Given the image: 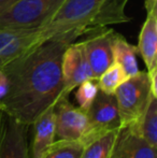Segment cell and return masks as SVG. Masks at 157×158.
I'll return each instance as SVG.
<instances>
[{
    "instance_id": "cell-19",
    "label": "cell",
    "mask_w": 157,
    "mask_h": 158,
    "mask_svg": "<svg viewBox=\"0 0 157 158\" xmlns=\"http://www.w3.org/2000/svg\"><path fill=\"white\" fill-rule=\"evenodd\" d=\"M98 90L99 87L96 80H87L80 84L76 92V100L79 108L87 111L94 101Z\"/></svg>"
},
{
    "instance_id": "cell-18",
    "label": "cell",
    "mask_w": 157,
    "mask_h": 158,
    "mask_svg": "<svg viewBox=\"0 0 157 158\" xmlns=\"http://www.w3.org/2000/svg\"><path fill=\"white\" fill-rule=\"evenodd\" d=\"M127 79L125 72L118 64L113 63L96 80L100 90L107 94H114L118 87Z\"/></svg>"
},
{
    "instance_id": "cell-22",
    "label": "cell",
    "mask_w": 157,
    "mask_h": 158,
    "mask_svg": "<svg viewBox=\"0 0 157 158\" xmlns=\"http://www.w3.org/2000/svg\"><path fill=\"white\" fill-rule=\"evenodd\" d=\"M0 112H1V109H0Z\"/></svg>"
},
{
    "instance_id": "cell-3",
    "label": "cell",
    "mask_w": 157,
    "mask_h": 158,
    "mask_svg": "<svg viewBox=\"0 0 157 158\" xmlns=\"http://www.w3.org/2000/svg\"><path fill=\"white\" fill-rule=\"evenodd\" d=\"M114 95L118 100L122 126H138L150 100L154 96L147 71L139 70L134 75L127 77Z\"/></svg>"
},
{
    "instance_id": "cell-15",
    "label": "cell",
    "mask_w": 157,
    "mask_h": 158,
    "mask_svg": "<svg viewBox=\"0 0 157 158\" xmlns=\"http://www.w3.org/2000/svg\"><path fill=\"white\" fill-rule=\"evenodd\" d=\"M142 138L153 148H157V97L153 96L138 124Z\"/></svg>"
},
{
    "instance_id": "cell-6",
    "label": "cell",
    "mask_w": 157,
    "mask_h": 158,
    "mask_svg": "<svg viewBox=\"0 0 157 158\" xmlns=\"http://www.w3.org/2000/svg\"><path fill=\"white\" fill-rule=\"evenodd\" d=\"M53 109L55 115V141L66 140L83 143L88 128L86 111L71 103L69 95L60 96Z\"/></svg>"
},
{
    "instance_id": "cell-21",
    "label": "cell",
    "mask_w": 157,
    "mask_h": 158,
    "mask_svg": "<svg viewBox=\"0 0 157 158\" xmlns=\"http://www.w3.org/2000/svg\"><path fill=\"white\" fill-rule=\"evenodd\" d=\"M19 0H0V12L4 11L6 9H8L9 6H13L15 2H17Z\"/></svg>"
},
{
    "instance_id": "cell-5",
    "label": "cell",
    "mask_w": 157,
    "mask_h": 158,
    "mask_svg": "<svg viewBox=\"0 0 157 158\" xmlns=\"http://www.w3.org/2000/svg\"><path fill=\"white\" fill-rule=\"evenodd\" d=\"M86 113L88 128L83 140L84 145L99 135L118 130L122 127L118 100L114 94H107L99 89Z\"/></svg>"
},
{
    "instance_id": "cell-8",
    "label": "cell",
    "mask_w": 157,
    "mask_h": 158,
    "mask_svg": "<svg viewBox=\"0 0 157 158\" xmlns=\"http://www.w3.org/2000/svg\"><path fill=\"white\" fill-rule=\"evenodd\" d=\"M61 74L65 95H70L84 81L95 80L82 41L69 44L65 50L61 60Z\"/></svg>"
},
{
    "instance_id": "cell-20",
    "label": "cell",
    "mask_w": 157,
    "mask_h": 158,
    "mask_svg": "<svg viewBox=\"0 0 157 158\" xmlns=\"http://www.w3.org/2000/svg\"><path fill=\"white\" fill-rule=\"evenodd\" d=\"M8 79H6V74L3 73V71L0 69V100L6 95L8 92Z\"/></svg>"
},
{
    "instance_id": "cell-4",
    "label": "cell",
    "mask_w": 157,
    "mask_h": 158,
    "mask_svg": "<svg viewBox=\"0 0 157 158\" xmlns=\"http://www.w3.org/2000/svg\"><path fill=\"white\" fill-rule=\"evenodd\" d=\"M66 0H19L0 12V28H40Z\"/></svg>"
},
{
    "instance_id": "cell-7",
    "label": "cell",
    "mask_w": 157,
    "mask_h": 158,
    "mask_svg": "<svg viewBox=\"0 0 157 158\" xmlns=\"http://www.w3.org/2000/svg\"><path fill=\"white\" fill-rule=\"evenodd\" d=\"M28 125L0 112V158H30Z\"/></svg>"
},
{
    "instance_id": "cell-12",
    "label": "cell",
    "mask_w": 157,
    "mask_h": 158,
    "mask_svg": "<svg viewBox=\"0 0 157 158\" xmlns=\"http://www.w3.org/2000/svg\"><path fill=\"white\" fill-rule=\"evenodd\" d=\"M157 0H147V16L143 23L137 45L147 71L157 68Z\"/></svg>"
},
{
    "instance_id": "cell-11",
    "label": "cell",
    "mask_w": 157,
    "mask_h": 158,
    "mask_svg": "<svg viewBox=\"0 0 157 158\" xmlns=\"http://www.w3.org/2000/svg\"><path fill=\"white\" fill-rule=\"evenodd\" d=\"M110 158H156V148L143 139L136 125H126L118 129Z\"/></svg>"
},
{
    "instance_id": "cell-9",
    "label": "cell",
    "mask_w": 157,
    "mask_h": 158,
    "mask_svg": "<svg viewBox=\"0 0 157 158\" xmlns=\"http://www.w3.org/2000/svg\"><path fill=\"white\" fill-rule=\"evenodd\" d=\"M39 28H0V69L38 45Z\"/></svg>"
},
{
    "instance_id": "cell-17",
    "label": "cell",
    "mask_w": 157,
    "mask_h": 158,
    "mask_svg": "<svg viewBox=\"0 0 157 158\" xmlns=\"http://www.w3.org/2000/svg\"><path fill=\"white\" fill-rule=\"evenodd\" d=\"M84 144L80 141H55L41 158H81Z\"/></svg>"
},
{
    "instance_id": "cell-2",
    "label": "cell",
    "mask_w": 157,
    "mask_h": 158,
    "mask_svg": "<svg viewBox=\"0 0 157 158\" xmlns=\"http://www.w3.org/2000/svg\"><path fill=\"white\" fill-rule=\"evenodd\" d=\"M128 0H66L39 28L38 45L46 40L71 44L81 35L131 21L126 14Z\"/></svg>"
},
{
    "instance_id": "cell-10",
    "label": "cell",
    "mask_w": 157,
    "mask_h": 158,
    "mask_svg": "<svg viewBox=\"0 0 157 158\" xmlns=\"http://www.w3.org/2000/svg\"><path fill=\"white\" fill-rule=\"evenodd\" d=\"M114 32L111 28H105L88 33V37L82 41L95 80L114 63L112 53V38Z\"/></svg>"
},
{
    "instance_id": "cell-14",
    "label": "cell",
    "mask_w": 157,
    "mask_h": 158,
    "mask_svg": "<svg viewBox=\"0 0 157 158\" xmlns=\"http://www.w3.org/2000/svg\"><path fill=\"white\" fill-rule=\"evenodd\" d=\"M112 53L114 63L122 67L127 77H132L139 72L137 46L130 44L123 35L118 32H114L112 38Z\"/></svg>"
},
{
    "instance_id": "cell-16",
    "label": "cell",
    "mask_w": 157,
    "mask_h": 158,
    "mask_svg": "<svg viewBox=\"0 0 157 158\" xmlns=\"http://www.w3.org/2000/svg\"><path fill=\"white\" fill-rule=\"evenodd\" d=\"M118 131H109L85 144L81 158H110Z\"/></svg>"
},
{
    "instance_id": "cell-1",
    "label": "cell",
    "mask_w": 157,
    "mask_h": 158,
    "mask_svg": "<svg viewBox=\"0 0 157 158\" xmlns=\"http://www.w3.org/2000/svg\"><path fill=\"white\" fill-rule=\"evenodd\" d=\"M68 43L46 40L1 68L8 92L0 109L30 126L64 94L61 60Z\"/></svg>"
},
{
    "instance_id": "cell-13",
    "label": "cell",
    "mask_w": 157,
    "mask_h": 158,
    "mask_svg": "<svg viewBox=\"0 0 157 158\" xmlns=\"http://www.w3.org/2000/svg\"><path fill=\"white\" fill-rule=\"evenodd\" d=\"M53 106L42 113L30 125L32 127V140L29 146L30 158H41L55 142V115Z\"/></svg>"
}]
</instances>
